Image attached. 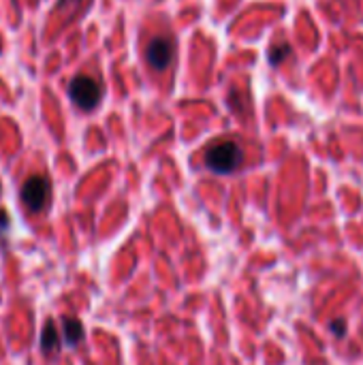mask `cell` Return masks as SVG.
<instances>
[{
  "mask_svg": "<svg viewBox=\"0 0 363 365\" xmlns=\"http://www.w3.org/2000/svg\"><path fill=\"white\" fill-rule=\"evenodd\" d=\"M331 329H335V325H331ZM338 335H342L344 333V320H338V331H335Z\"/></svg>",
  "mask_w": 363,
  "mask_h": 365,
  "instance_id": "cell-8",
  "label": "cell"
},
{
  "mask_svg": "<svg viewBox=\"0 0 363 365\" xmlns=\"http://www.w3.org/2000/svg\"><path fill=\"white\" fill-rule=\"evenodd\" d=\"M41 348L45 355H58L60 340H58V329L54 323L45 325V331H43V335H41Z\"/></svg>",
  "mask_w": 363,
  "mask_h": 365,
  "instance_id": "cell-5",
  "label": "cell"
},
{
  "mask_svg": "<svg viewBox=\"0 0 363 365\" xmlns=\"http://www.w3.org/2000/svg\"><path fill=\"white\" fill-rule=\"evenodd\" d=\"M69 94L73 98V103L79 107V110H94V107L101 103V85L96 83V79L88 77V75H77L73 77L71 85H69Z\"/></svg>",
  "mask_w": 363,
  "mask_h": 365,
  "instance_id": "cell-2",
  "label": "cell"
},
{
  "mask_svg": "<svg viewBox=\"0 0 363 365\" xmlns=\"http://www.w3.org/2000/svg\"><path fill=\"white\" fill-rule=\"evenodd\" d=\"M50 182L45 178L41 176H32L24 182V186H21V203L26 205L28 211L32 213H39L48 207L50 203Z\"/></svg>",
  "mask_w": 363,
  "mask_h": 365,
  "instance_id": "cell-3",
  "label": "cell"
},
{
  "mask_svg": "<svg viewBox=\"0 0 363 365\" xmlns=\"http://www.w3.org/2000/svg\"><path fill=\"white\" fill-rule=\"evenodd\" d=\"M145 58L152 69L165 71L171 64V60H174V43L167 36H154L145 48Z\"/></svg>",
  "mask_w": 363,
  "mask_h": 365,
  "instance_id": "cell-4",
  "label": "cell"
},
{
  "mask_svg": "<svg viewBox=\"0 0 363 365\" xmlns=\"http://www.w3.org/2000/svg\"><path fill=\"white\" fill-rule=\"evenodd\" d=\"M64 340L69 346H77L83 340V327L77 318H64Z\"/></svg>",
  "mask_w": 363,
  "mask_h": 365,
  "instance_id": "cell-6",
  "label": "cell"
},
{
  "mask_svg": "<svg viewBox=\"0 0 363 365\" xmlns=\"http://www.w3.org/2000/svg\"><path fill=\"white\" fill-rule=\"evenodd\" d=\"M244 160V152L242 147L235 141H216L207 147L205 152V165L207 169H211L214 174H233Z\"/></svg>",
  "mask_w": 363,
  "mask_h": 365,
  "instance_id": "cell-1",
  "label": "cell"
},
{
  "mask_svg": "<svg viewBox=\"0 0 363 365\" xmlns=\"http://www.w3.org/2000/svg\"><path fill=\"white\" fill-rule=\"evenodd\" d=\"M287 56H289V45H278V48L271 50V54H269V62L276 67V64H280Z\"/></svg>",
  "mask_w": 363,
  "mask_h": 365,
  "instance_id": "cell-7",
  "label": "cell"
}]
</instances>
